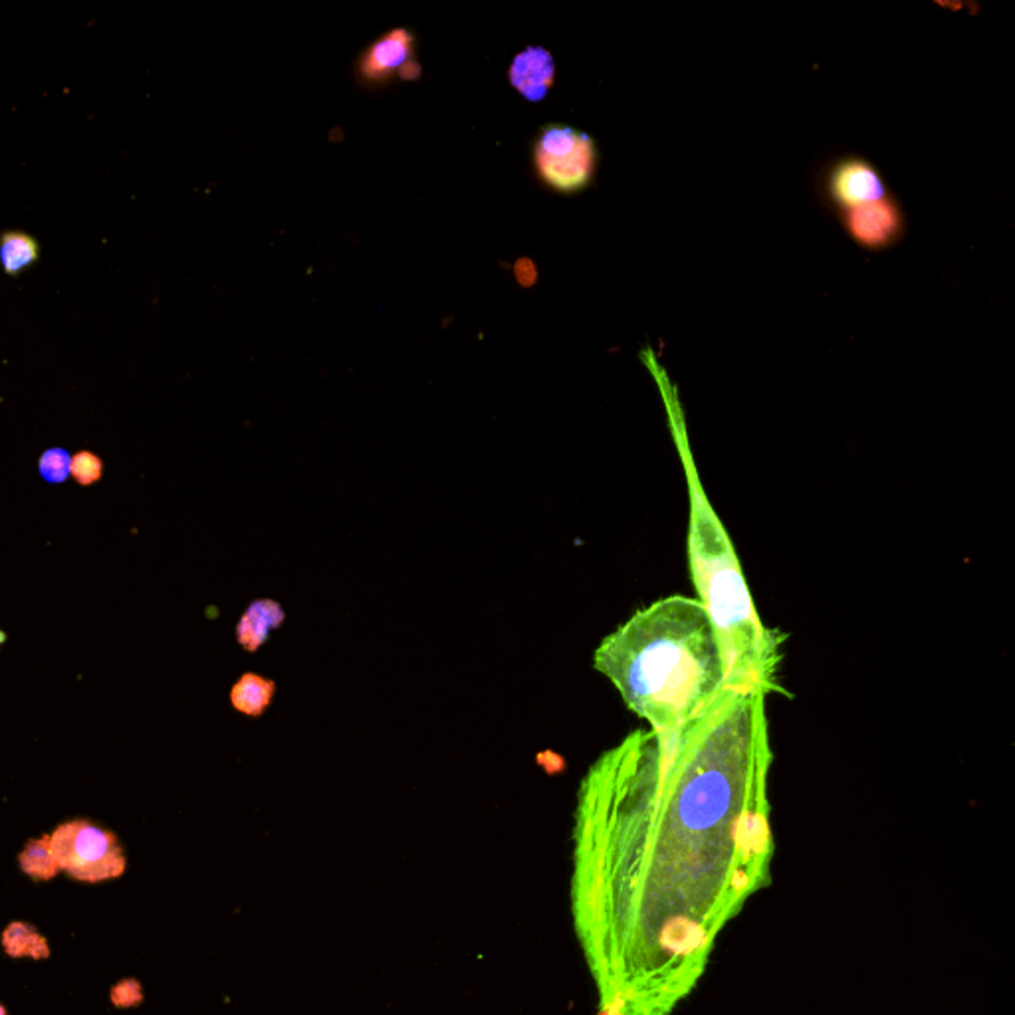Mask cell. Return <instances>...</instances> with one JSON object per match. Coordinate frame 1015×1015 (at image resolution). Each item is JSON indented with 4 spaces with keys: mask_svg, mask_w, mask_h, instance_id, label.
I'll list each match as a JSON object with an SVG mask.
<instances>
[{
    "mask_svg": "<svg viewBox=\"0 0 1015 1015\" xmlns=\"http://www.w3.org/2000/svg\"><path fill=\"white\" fill-rule=\"evenodd\" d=\"M765 696L726 690L673 731H635L583 777L571 913L601 1010L669 1015L770 875Z\"/></svg>",
    "mask_w": 1015,
    "mask_h": 1015,
    "instance_id": "obj_1",
    "label": "cell"
},
{
    "mask_svg": "<svg viewBox=\"0 0 1015 1015\" xmlns=\"http://www.w3.org/2000/svg\"><path fill=\"white\" fill-rule=\"evenodd\" d=\"M594 667L650 731H673L728 690L719 633L696 597L671 595L643 607L607 635Z\"/></svg>",
    "mask_w": 1015,
    "mask_h": 1015,
    "instance_id": "obj_2",
    "label": "cell"
},
{
    "mask_svg": "<svg viewBox=\"0 0 1015 1015\" xmlns=\"http://www.w3.org/2000/svg\"><path fill=\"white\" fill-rule=\"evenodd\" d=\"M683 436L676 434L690 496V573L698 594L696 599L705 605L719 633L726 686L728 690L765 698L784 693L779 664L786 637L776 629L765 627L758 616L731 537L708 503Z\"/></svg>",
    "mask_w": 1015,
    "mask_h": 1015,
    "instance_id": "obj_3",
    "label": "cell"
},
{
    "mask_svg": "<svg viewBox=\"0 0 1015 1015\" xmlns=\"http://www.w3.org/2000/svg\"><path fill=\"white\" fill-rule=\"evenodd\" d=\"M532 163L540 181L559 194L587 191L595 181L599 151L592 136L568 124L542 127L532 143Z\"/></svg>",
    "mask_w": 1015,
    "mask_h": 1015,
    "instance_id": "obj_4",
    "label": "cell"
},
{
    "mask_svg": "<svg viewBox=\"0 0 1015 1015\" xmlns=\"http://www.w3.org/2000/svg\"><path fill=\"white\" fill-rule=\"evenodd\" d=\"M50 847L69 877L98 883L126 871V855L114 833L84 820L60 825L50 837Z\"/></svg>",
    "mask_w": 1015,
    "mask_h": 1015,
    "instance_id": "obj_5",
    "label": "cell"
},
{
    "mask_svg": "<svg viewBox=\"0 0 1015 1015\" xmlns=\"http://www.w3.org/2000/svg\"><path fill=\"white\" fill-rule=\"evenodd\" d=\"M841 218L847 234L867 251H887L906 229L901 205L890 193L875 203L845 211Z\"/></svg>",
    "mask_w": 1015,
    "mask_h": 1015,
    "instance_id": "obj_6",
    "label": "cell"
},
{
    "mask_svg": "<svg viewBox=\"0 0 1015 1015\" xmlns=\"http://www.w3.org/2000/svg\"><path fill=\"white\" fill-rule=\"evenodd\" d=\"M357 74L369 84H388L393 78L415 80L421 68L415 62V35L407 28H395L377 38L357 62Z\"/></svg>",
    "mask_w": 1015,
    "mask_h": 1015,
    "instance_id": "obj_7",
    "label": "cell"
},
{
    "mask_svg": "<svg viewBox=\"0 0 1015 1015\" xmlns=\"http://www.w3.org/2000/svg\"><path fill=\"white\" fill-rule=\"evenodd\" d=\"M825 191L827 199L841 213L875 203L889 194L877 167L871 161L855 155L833 163L825 179Z\"/></svg>",
    "mask_w": 1015,
    "mask_h": 1015,
    "instance_id": "obj_8",
    "label": "cell"
},
{
    "mask_svg": "<svg viewBox=\"0 0 1015 1015\" xmlns=\"http://www.w3.org/2000/svg\"><path fill=\"white\" fill-rule=\"evenodd\" d=\"M508 78L513 90L528 102H542L556 80V62L546 48H525L513 58Z\"/></svg>",
    "mask_w": 1015,
    "mask_h": 1015,
    "instance_id": "obj_9",
    "label": "cell"
},
{
    "mask_svg": "<svg viewBox=\"0 0 1015 1015\" xmlns=\"http://www.w3.org/2000/svg\"><path fill=\"white\" fill-rule=\"evenodd\" d=\"M284 623L282 607L270 599H258L244 611L237 625V637L246 650H256L268 639L270 631Z\"/></svg>",
    "mask_w": 1015,
    "mask_h": 1015,
    "instance_id": "obj_10",
    "label": "cell"
},
{
    "mask_svg": "<svg viewBox=\"0 0 1015 1015\" xmlns=\"http://www.w3.org/2000/svg\"><path fill=\"white\" fill-rule=\"evenodd\" d=\"M276 685L261 674L246 673L230 690V702L242 714L263 716L275 696Z\"/></svg>",
    "mask_w": 1015,
    "mask_h": 1015,
    "instance_id": "obj_11",
    "label": "cell"
},
{
    "mask_svg": "<svg viewBox=\"0 0 1015 1015\" xmlns=\"http://www.w3.org/2000/svg\"><path fill=\"white\" fill-rule=\"evenodd\" d=\"M40 258V244L35 237L11 230L0 234V263L9 276L23 275L26 268L35 266Z\"/></svg>",
    "mask_w": 1015,
    "mask_h": 1015,
    "instance_id": "obj_12",
    "label": "cell"
},
{
    "mask_svg": "<svg viewBox=\"0 0 1015 1015\" xmlns=\"http://www.w3.org/2000/svg\"><path fill=\"white\" fill-rule=\"evenodd\" d=\"M18 861L24 873L35 878H52L60 871L56 857L50 847V837H42L26 845Z\"/></svg>",
    "mask_w": 1015,
    "mask_h": 1015,
    "instance_id": "obj_13",
    "label": "cell"
},
{
    "mask_svg": "<svg viewBox=\"0 0 1015 1015\" xmlns=\"http://www.w3.org/2000/svg\"><path fill=\"white\" fill-rule=\"evenodd\" d=\"M4 948L9 950L12 956H47V942L42 936L36 935L35 930L26 924H12L11 928L4 932Z\"/></svg>",
    "mask_w": 1015,
    "mask_h": 1015,
    "instance_id": "obj_14",
    "label": "cell"
},
{
    "mask_svg": "<svg viewBox=\"0 0 1015 1015\" xmlns=\"http://www.w3.org/2000/svg\"><path fill=\"white\" fill-rule=\"evenodd\" d=\"M72 468V457L68 451L64 448H48L47 453L40 457V477L47 480L48 484H62L69 477Z\"/></svg>",
    "mask_w": 1015,
    "mask_h": 1015,
    "instance_id": "obj_15",
    "label": "cell"
},
{
    "mask_svg": "<svg viewBox=\"0 0 1015 1015\" xmlns=\"http://www.w3.org/2000/svg\"><path fill=\"white\" fill-rule=\"evenodd\" d=\"M103 465L102 458L96 457L90 451H81L76 457L72 458V468L69 474L80 486H90L102 479Z\"/></svg>",
    "mask_w": 1015,
    "mask_h": 1015,
    "instance_id": "obj_16",
    "label": "cell"
},
{
    "mask_svg": "<svg viewBox=\"0 0 1015 1015\" xmlns=\"http://www.w3.org/2000/svg\"><path fill=\"white\" fill-rule=\"evenodd\" d=\"M597 1015H623V1014H619V1012H611V1010H601V1012H599V1014Z\"/></svg>",
    "mask_w": 1015,
    "mask_h": 1015,
    "instance_id": "obj_17",
    "label": "cell"
},
{
    "mask_svg": "<svg viewBox=\"0 0 1015 1015\" xmlns=\"http://www.w3.org/2000/svg\"><path fill=\"white\" fill-rule=\"evenodd\" d=\"M4 639H7V635H4V633H2V631H0V645H2V643H4Z\"/></svg>",
    "mask_w": 1015,
    "mask_h": 1015,
    "instance_id": "obj_18",
    "label": "cell"
},
{
    "mask_svg": "<svg viewBox=\"0 0 1015 1015\" xmlns=\"http://www.w3.org/2000/svg\"><path fill=\"white\" fill-rule=\"evenodd\" d=\"M0 1015H7V1010L0 1005Z\"/></svg>",
    "mask_w": 1015,
    "mask_h": 1015,
    "instance_id": "obj_19",
    "label": "cell"
}]
</instances>
